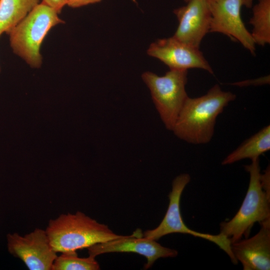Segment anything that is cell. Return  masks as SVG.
I'll return each instance as SVG.
<instances>
[{"instance_id": "6da1fadb", "label": "cell", "mask_w": 270, "mask_h": 270, "mask_svg": "<svg viewBox=\"0 0 270 270\" xmlns=\"http://www.w3.org/2000/svg\"><path fill=\"white\" fill-rule=\"evenodd\" d=\"M236 98L215 84L205 94L188 97L172 131L178 138L194 144L209 142L214 134L216 120L224 109Z\"/></svg>"}, {"instance_id": "7a4b0ae2", "label": "cell", "mask_w": 270, "mask_h": 270, "mask_svg": "<svg viewBox=\"0 0 270 270\" xmlns=\"http://www.w3.org/2000/svg\"><path fill=\"white\" fill-rule=\"evenodd\" d=\"M45 230L56 252H76L124 236L116 234L107 225L79 211L75 214H62L50 220Z\"/></svg>"}, {"instance_id": "3957f363", "label": "cell", "mask_w": 270, "mask_h": 270, "mask_svg": "<svg viewBox=\"0 0 270 270\" xmlns=\"http://www.w3.org/2000/svg\"><path fill=\"white\" fill-rule=\"evenodd\" d=\"M58 14L42 2L7 33L14 52L31 67L38 68L42 64L40 47L48 31L64 23Z\"/></svg>"}, {"instance_id": "277c9868", "label": "cell", "mask_w": 270, "mask_h": 270, "mask_svg": "<svg viewBox=\"0 0 270 270\" xmlns=\"http://www.w3.org/2000/svg\"><path fill=\"white\" fill-rule=\"evenodd\" d=\"M244 167L250 176L246 196L233 218L220 224V233L231 243L240 240L243 236L248 238L256 222L260 224L270 220V195L261 185L260 158L252 160L250 164Z\"/></svg>"}, {"instance_id": "5b68a950", "label": "cell", "mask_w": 270, "mask_h": 270, "mask_svg": "<svg viewBox=\"0 0 270 270\" xmlns=\"http://www.w3.org/2000/svg\"><path fill=\"white\" fill-rule=\"evenodd\" d=\"M188 70H170L163 76L150 72L142 74L166 128L172 130L180 111L188 96L186 90Z\"/></svg>"}, {"instance_id": "8992f818", "label": "cell", "mask_w": 270, "mask_h": 270, "mask_svg": "<svg viewBox=\"0 0 270 270\" xmlns=\"http://www.w3.org/2000/svg\"><path fill=\"white\" fill-rule=\"evenodd\" d=\"M190 181V174L186 173L182 174L174 178L172 190L168 194V206L164 218L156 228L145 232L144 236L157 240L170 234H190L214 242L228 256L234 264H236L238 262L231 250V242L228 238L220 233L214 235L199 232L190 229L184 224L180 210V198L185 187Z\"/></svg>"}, {"instance_id": "52a82bcc", "label": "cell", "mask_w": 270, "mask_h": 270, "mask_svg": "<svg viewBox=\"0 0 270 270\" xmlns=\"http://www.w3.org/2000/svg\"><path fill=\"white\" fill-rule=\"evenodd\" d=\"M6 238L8 252L30 270H52L58 256L45 230L36 228L23 236L16 232L8 234Z\"/></svg>"}, {"instance_id": "ba28073f", "label": "cell", "mask_w": 270, "mask_h": 270, "mask_svg": "<svg viewBox=\"0 0 270 270\" xmlns=\"http://www.w3.org/2000/svg\"><path fill=\"white\" fill-rule=\"evenodd\" d=\"M211 13L210 32L225 34L240 42L252 55L256 54V44L241 17L240 0L209 1Z\"/></svg>"}, {"instance_id": "9c48e42d", "label": "cell", "mask_w": 270, "mask_h": 270, "mask_svg": "<svg viewBox=\"0 0 270 270\" xmlns=\"http://www.w3.org/2000/svg\"><path fill=\"white\" fill-rule=\"evenodd\" d=\"M89 256H97L108 252H134L146 257L147 262L144 269L150 268L159 258L176 257L177 250L162 246L156 240L143 236L140 229L131 236H124L103 242L94 244L88 248Z\"/></svg>"}, {"instance_id": "30bf717a", "label": "cell", "mask_w": 270, "mask_h": 270, "mask_svg": "<svg viewBox=\"0 0 270 270\" xmlns=\"http://www.w3.org/2000/svg\"><path fill=\"white\" fill-rule=\"evenodd\" d=\"M147 53L163 62L170 70L196 68L214 74L212 68L200 48L188 45L173 36L152 42Z\"/></svg>"}, {"instance_id": "8fae6325", "label": "cell", "mask_w": 270, "mask_h": 270, "mask_svg": "<svg viewBox=\"0 0 270 270\" xmlns=\"http://www.w3.org/2000/svg\"><path fill=\"white\" fill-rule=\"evenodd\" d=\"M174 10L178 25L173 36L178 40L200 48L202 40L210 32L211 13L209 1L189 0Z\"/></svg>"}, {"instance_id": "7c38bea8", "label": "cell", "mask_w": 270, "mask_h": 270, "mask_svg": "<svg viewBox=\"0 0 270 270\" xmlns=\"http://www.w3.org/2000/svg\"><path fill=\"white\" fill-rule=\"evenodd\" d=\"M260 225L254 236L231 243V250L244 270L270 269V220Z\"/></svg>"}, {"instance_id": "4fadbf2b", "label": "cell", "mask_w": 270, "mask_h": 270, "mask_svg": "<svg viewBox=\"0 0 270 270\" xmlns=\"http://www.w3.org/2000/svg\"><path fill=\"white\" fill-rule=\"evenodd\" d=\"M270 150V126L264 127L257 133L244 140L222 160V165L234 164L246 158H259Z\"/></svg>"}, {"instance_id": "5bb4252c", "label": "cell", "mask_w": 270, "mask_h": 270, "mask_svg": "<svg viewBox=\"0 0 270 270\" xmlns=\"http://www.w3.org/2000/svg\"><path fill=\"white\" fill-rule=\"evenodd\" d=\"M40 0H0V36L6 34L40 3Z\"/></svg>"}, {"instance_id": "9a60e30c", "label": "cell", "mask_w": 270, "mask_h": 270, "mask_svg": "<svg viewBox=\"0 0 270 270\" xmlns=\"http://www.w3.org/2000/svg\"><path fill=\"white\" fill-rule=\"evenodd\" d=\"M252 10L250 34L255 44L264 46L270 43V0H258Z\"/></svg>"}, {"instance_id": "2e32d148", "label": "cell", "mask_w": 270, "mask_h": 270, "mask_svg": "<svg viewBox=\"0 0 270 270\" xmlns=\"http://www.w3.org/2000/svg\"><path fill=\"white\" fill-rule=\"evenodd\" d=\"M96 257L80 258L76 252H62L54 260L52 270H98L100 265Z\"/></svg>"}, {"instance_id": "e0dca14e", "label": "cell", "mask_w": 270, "mask_h": 270, "mask_svg": "<svg viewBox=\"0 0 270 270\" xmlns=\"http://www.w3.org/2000/svg\"><path fill=\"white\" fill-rule=\"evenodd\" d=\"M260 180L263 190L270 195V168L267 167L263 174H260Z\"/></svg>"}, {"instance_id": "ac0fdd59", "label": "cell", "mask_w": 270, "mask_h": 270, "mask_svg": "<svg viewBox=\"0 0 270 270\" xmlns=\"http://www.w3.org/2000/svg\"><path fill=\"white\" fill-rule=\"evenodd\" d=\"M42 2L47 4L58 14H60L63 8L66 5V0H42Z\"/></svg>"}, {"instance_id": "d6986e66", "label": "cell", "mask_w": 270, "mask_h": 270, "mask_svg": "<svg viewBox=\"0 0 270 270\" xmlns=\"http://www.w3.org/2000/svg\"><path fill=\"white\" fill-rule=\"evenodd\" d=\"M66 5L70 7L76 8L94 4L100 2L102 0H66Z\"/></svg>"}, {"instance_id": "ffe728a7", "label": "cell", "mask_w": 270, "mask_h": 270, "mask_svg": "<svg viewBox=\"0 0 270 270\" xmlns=\"http://www.w3.org/2000/svg\"><path fill=\"white\" fill-rule=\"evenodd\" d=\"M270 81V76H266V77L261 78H257L256 80H246L244 82H237L236 83V84L238 85V86H244V84L245 86H248L252 85V84H254V85H258V84H268V82H269Z\"/></svg>"}, {"instance_id": "44dd1931", "label": "cell", "mask_w": 270, "mask_h": 270, "mask_svg": "<svg viewBox=\"0 0 270 270\" xmlns=\"http://www.w3.org/2000/svg\"><path fill=\"white\" fill-rule=\"evenodd\" d=\"M242 6L248 8L252 7L253 0H240Z\"/></svg>"}, {"instance_id": "7402d4cb", "label": "cell", "mask_w": 270, "mask_h": 270, "mask_svg": "<svg viewBox=\"0 0 270 270\" xmlns=\"http://www.w3.org/2000/svg\"><path fill=\"white\" fill-rule=\"evenodd\" d=\"M188 0H184V1H185L186 2L188 1ZM208 0V1H213V0Z\"/></svg>"}, {"instance_id": "603a6c76", "label": "cell", "mask_w": 270, "mask_h": 270, "mask_svg": "<svg viewBox=\"0 0 270 270\" xmlns=\"http://www.w3.org/2000/svg\"></svg>"}]
</instances>
